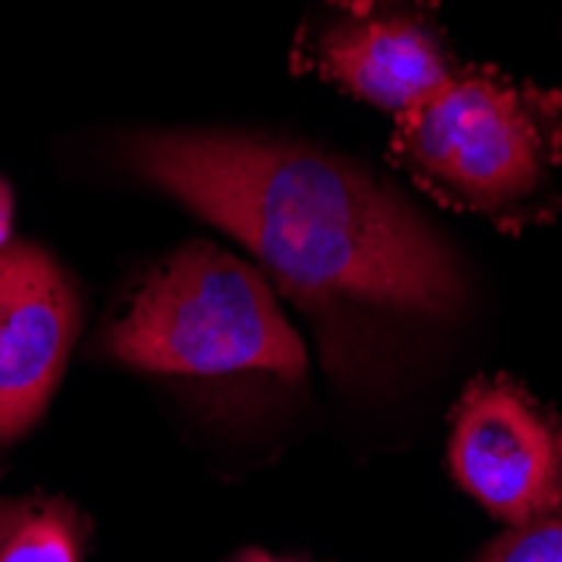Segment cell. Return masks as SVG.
I'll list each match as a JSON object with an SVG mask.
<instances>
[{"mask_svg": "<svg viewBox=\"0 0 562 562\" xmlns=\"http://www.w3.org/2000/svg\"><path fill=\"white\" fill-rule=\"evenodd\" d=\"M138 179L236 236L327 327L448 317L465 296L454 252L407 202L337 151L243 132H142Z\"/></svg>", "mask_w": 562, "mask_h": 562, "instance_id": "cell-1", "label": "cell"}, {"mask_svg": "<svg viewBox=\"0 0 562 562\" xmlns=\"http://www.w3.org/2000/svg\"><path fill=\"white\" fill-rule=\"evenodd\" d=\"M105 361L195 387L300 384L306 350L257 267L213 243H186L101 327Z\"/></svg>", "mask_w": 562, "mask_h": 562, "instance_id": "cell-2", "label": "cell"}, {"mask_svg": "<svg viewBox=\"0 0 562 562\" xmlns=\"http://www.w3.org/2000/svg\"><path fill=\"white\" fill-rule=\"evenodd\" d=\"M391 159L428 195L498 226L542 220L562 166V91L495 68H458L404 112Z\"/></svg>", "mask_w": 562, "mask_h": 562, "instance_id": "cell-3", "label": "cell"}, {"mask_svg": "<svg viewBox=\"0 0 562 562\" xmlns=\"http://www.w3.org/2000/svg\"><path fill=\"white\" fill-rule=\"evenodd\" d=\"M293 65L394 115L462 68L431 0H321L296 34Z\"/></svg>", "mask_w": 562, "mask_h": 562, "instance_id": "cell-4", "label": "cell"}, {"mask_svg": "<svg viewBox=\"0 0 562 562\" xmlns=\"http://www.w3.org/2000/svg\"><path fill=\"white\" fill-rule=\"evenodd\" d=\"M451 475L505 522L562 505V418L508 378L475 381L454 407Z\"/></svg>", "mask_w": 562, "mask_h": 562, "instance_id": "cell-5", "label": "cell"}, {"mask_svg": "<svg viewBox=\"0 0 562 562\" xmlns=\"http://www.w3.org/2000/svg\"><path fill=\"white\" fill-rule=\"evenodd\" d=\"M81 327L71 277L34 243L0 249V458L47 412Z\"/></svg>", "mask_w": 562, "mask_h": 562, "instance_id": "cell-6", "label": "cell"}, {"mask_svg": "<svg viewBox=\"0 0 562 562\" xmlns=\"http://www.w3.org/2000/svg\"><path fill=\"white\" fill-rule=\"evenodd\" d=\"M88 536V516L68 498H0V562H85Z\"/></svg>", "mask_w": 562, "mask_h": 562, "instance_id": "cell-7", "label": "cell"}, {"mask_svg": "<svg viewBox=\"0 0 562 562\" xmlns=\"http://www.w3.org/2000/svg\"><path fill=\"white\" fill-rule=\"evenodd\" d=\"M479 562H562V505L495 539Z\"/></svg>", "mask_w": 562, "mask_h": 562, "instance_id": "cell-8", "label": "cell"}, {"mask_svg": "<svg viewBox=\"0 0 562 562\" xmlns=\"http://www.w3.org/2000/svg\"><path fill=\"white\" fill-rule=\"evenodd\" d=\"M11 226H14V195L11 186L0 179V249L11 243Z\"/></svg>", "mask_w": 562, "mask_h": 562, "instance_id": "cell-9", "label": "cell"}, {"mask_svg": "<svg viewBox=\"0 0 562 562\" xmlns=\"http://www.w3.org/2000/svg\"><path fill=\"white\" fill-rule=\"evenodd\" d=\"M229 562H280V559H270V555H267V552H260V549H246V552L233 555Z\"/></svg>", "mask_w": 562, "mask_h": 562, "instance_id": "cell-10", "label": "cell"}]
</instances>
